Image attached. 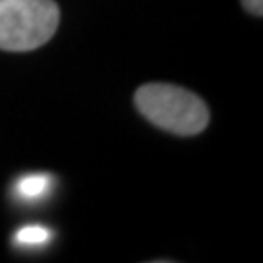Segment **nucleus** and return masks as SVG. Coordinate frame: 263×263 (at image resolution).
I'll return each mask as SVG.
<instances>
[{
	"label": "nucleus",
	"instance_id": "obj_1",
	"mask_svg": "<svg viewBox=\"0 0 263 263\" xmlns=\"http://www.w3.org/2000/svg\"><path fill=\"white\" fill-rule=\"evenodd\" d=\"M135 105L154 127L179 137L199 135L209 125L207 104L181 86L142 84L135 94Z\"/></svg>",
	"mask_w": 263,
	"mask_h": 263
},
{
	"label": "nucleus",
	"instance_id": "obj_2",
	"mask_svg": "<svg viewBox=\"0 0 263 263\" xmlns=\"http://www.w3.org/2000/svg\"><path fill=\"white\" fill-rule=\"evenodd\" d=\"M53 0H0V49L24 53L45 45L59 28Z\"/></svg>",
	"mask_w": 263,
	"mask_h": 263
},
{
	"label": "nucleus",
	"instance_id": "obj_3",
	"mask_svg": "<svg viewBox=\"0 0 263 263\" xmlns=\"http://www.w3.org/2000/svg\"><path fill=\"white\" fill-rule=\"evenodd\" d=\"M53 189V178L47 174H31L24 176L16 181L14 193L24 203H37L43 197H47Z\"/></svg>",
	"mask_w": 263,
	"mask_h": 263
},
{
	"label": "nucleus",
	"instance_id": "obj_4",
	"mask_svg": "<svg viewBox=\"0 0 263 263\" xmlns=\"http://www.w3.org/2000/svg\"><path fill=\"white\" fill-rule=\"evenodd\" d=\"M53 232L43 224H28L22 226L14 234V244L20 248H41L51 242Z\"/></svg>",
	"mask_w": 263,
	"mask_h": 263
},
{
	"label": "nucleus",
	"instance_id": "obj_5",
	"mask_svg": "<svg viewBox=\"0 0 263 263\" xmlns=\"http://www.w3.org/2000/svg\"><path fill=\"white\" fill-rule=\"evenodd\" d=\"M242 4L254 16H261L263 14V0H242Z\"/></svg>",
	"mask_w": 263,
	"mask_h": 263
}]
</instances>
